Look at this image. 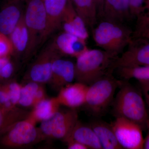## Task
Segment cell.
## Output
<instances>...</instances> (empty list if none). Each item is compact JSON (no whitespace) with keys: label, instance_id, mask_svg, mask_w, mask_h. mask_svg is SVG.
<instances>
[{"label":"cell","instance_id":"obj_4","mask_svg":"<svg viewBox=\"0 0 149 149\" xmlns=\"http://www.w3.org/2000/svg\"><path fill=\"white\" fill-rule=\"evenodd\" d=\"M110 72L88 86L85 106L93 116L99 117L106 111L114 100L120 80Z\"/></svg>","mask_w":149,"mask_h":149},{"label":"cell","instance_id":"obj_22","mask_svg":"<svg viewBox=\"0 0 149 149\" xmlns=\"http://www.w3.org/2000/svg\"><path fill=\"white\" fill-rule=\"evenodd\" d=\"M76 12L87 27L93 29L97 23V11L95 0H71Z\"/></svg>","mask_w":149,"mask_h":149},{"label":"cell","instance_id":"obj_28","mask_svg":"<svg viewBox=\"0 0 149 149\" xmlns=\"http://www.w3.org/2000/svg\"><path fill=\"white\" fill-rule=\"evenodd\" d=\"M10 57H6L0 64V78L8 79L13 74L14 68Z\"/></svg>","mask_w":149,"mask_h":149},{"label":"cell","instance_id":"obj_6","mask_svg":"<svg viewBox=\"0 0 149 149\" xmlns=\"http://www.w3.org/2000/svg\"><path fill=\"white\" fill-rule=\"evenodd\" d=\"M36 124L27 117L15 122L0 133V144L6 148H20L45 140Z\"/></svg>","mask_w":149,"mask_h":149},{"label":"cell","instance_id":"obj_31","mask_svg":"<svg viewBox=\"0 0 149 149\" xmlns=\"http://www.w3.org/2000/svg\"><path fill=\"white\" fill-rule=\"evenodd\" d=\"M0 107L6 108H13L16 107L12 103L4 85L0 86Z\"/></svg>","mask_w":149,"mask_h":149},{"label":"cell","instance_id":"obj_30","mask_svg":"<svg viewBox=\"0 0 149 149\" xmlns=\"http://www.w3.org/2000/svg\"><path fill=\"white\" fill-rule=\"evenodd\" d=\"M136 19V27H149V0H146L144 12Z\"/></svg>","mask_w":149,"mask_h":149},{"label":"cell","instance_id":"obj_5","mask_svg":"<svg viewBox=\"0 0 149 149\" xmlns=\"http://www.w3.org/2000/svg\"><path fill=\"white\" fill-rule=\"evenodd\" d=\"M24 18L28 31V42L24 57H29L45 40L47 17L42 0H27Z\"/></svg>","mask_w":149,"mask_h":149},{"label":"cell","instance_id":"obj_8","mask_svg":"<svg viewBox=\"0 0 149 149\" xmlns=\"http://www.w3.org/2000/svg\"><path fill=\"white\" fill-rule=\"evenodd\" d=\"M138 66H149V40L133 37L126 50L114 61L112 69Z\"/></svg>","mask_w":149,"mask_h":149},{"label":"cell","instance_id":"obj_16","mask_svg":"<svg viewBox=\"0 0 149 149\" xmlns=\"http://www.w3.org/2000/svg\"><path fill=\"white\" fill-rule=\"evenodd\" d=\"M47 17L45 40L61 28L62 18L70 0H42Z\"/></svg>","mask_w":149,"mask_h":149},{"label":"cell","instance_id":"obj_9","mask_svg":"<svg viewBox=\"0 0 149 149\" xmlns=\"http://www.w3.org/2000/svg\"><path fill=\"white\" fill-rule=\"evenodd\" d=\"M62 56L52 44L42 51L26 72L25 82L32 81L44 84L49 83L52 75L54 61Z\"/></svg>","mask_w":149,"mask_h":149},{"label":"cell","instance_id":"obj_1","mask_svg":"<svg viewBox=\"0 0 149 149\" xmlns=\"http://www.w3.org/2000/svg\"><path fill=\"white\" fill-rule=\"evenodd\" d=\"M118 88L112 104L113 115L131 120L146 130L149 113L141 90L126 80H120Z\"/></svg>","mask_w":149,"mask_h":149},{"label":"cell","instance_id":"obj_18","mask_svg":"<svg viewBox=\"0 0 149 149\" xmlns=\"http://www.w3.org/2000/svg\"><path fill=\"white\" fill-rule=\"evenodd\" d=\"M44 85L32 81H26L22 85L19 100V106L33 108L38 103L47 97Z\"/></svg>","mask_w":149,"mask_h":149},{"label":"cell","instance_id":"obj_11","mask_svg":"<svg viewBox=\"0 0 149 149\" xmlns=\"http://www.w3.org/2000/svg\"><path fill=\"white\" fill-rule=\"evenodd\" d=\"M23 0H6L0 10V32L9 36L24 15Z\"/></svg>","mask_w":149,"mask_h":149},{"label":"cell","instance_id":"obj_20","mask_svg":"<svg viewBox=\"0 0 149 149\" xmlns=\"http://www.w3.org/2000/svg\"><path fill=\"white\" fill-rule=\"evenodd\" d=\"M61 105L56 97L42 100L32 108L27 118L37 124L47 120L60 109Z\"/></svg>","mask_w":149,"mask_h":149},{"label":"cell","instance_id":"obj_21","mask_svg":"<svg viewBox=\"0 0 149 149\" xmlns=\"http://www.w3.org/2000/svg\"><path fill=\"white\" fill-rule=\"evenodd\" d=\"M71 139L80 142L88 149H102L95 131L90 125L77 122L70 136L67 140Z\"/></svg>","mask_w":149,"mask_h":149},{"label":"cell","instance_id":"obj_24","mask_svg":"<svg viewBox=\"0 0 149 149\" xmlns=\"http://www.w3.org/2000/svg\"><path fill=\"white\" fill-rule=\"evenodd\" d=\"M29 113L17 107L13 108L0 107V133L15 122L27 118Z\"/></svg>","mask_w":149,"mask_h":149},{"label":"cell","instance_id":"obj_34","mask_svg":"<svg viewBox=\"0 0 149 149\" xmlns=\"http://www.w3.org/2000/svg\"><path fill=\"white\" fill-rule=\"evenodd\" d=\"M95 1L96 3V7H97L98 17V18L100 17L101 18L103 8L104 0H95Z\"/></svg>","mask_w":149,"mask_h":149},{"label":"cell","instance_id":"obj_35","mask_svg":"<svg viewBox=\"0 0 149 149\" xmlns=\"http://www.w3.org/2000/svg\"><path fill=\"white\" fill-rule=\"evenodd\" d=\"M146 129L148 133L146 137L144 139L143 149H149V118L147 123Z\"/></svg>","mask_w":149,"mask_h":149},{"label":"cell","instance_id":"obj_14","mask_svg":"<svg viewBox=\"0 0 149 149\" xmlns=\"http://www.w3.org/2000/svg\"><path fill=\"white\" fill-rule=\"evenodd\" d=\"M88 86L79 82L70 83L61 88L56 97L61 106L76 109L85 104Z\"/></svg>","mask_w":149,"mask_h":149},{"label":"cell","instance_id":"obj_25","mask_svg":"<svg viewBox=\"0 0 149 149\" xmlns=\"http://www.w3.org/2000/svg\"><path fill=\"white\" fill-rule=\"evenodd\" d=\"M116 69L124 80L135 79L139 83H149V66L120 68Z\"/></svg>","mask_w":149,"mask_h":149},{"label":"cell","instance_id":"obj_33","mask_svg":"<svg viewBox=\"0 0 149 149\" xmlns=\"http://www.w3.org/2000/svg\"><path fill=\"white\" fill-rule=\"evenodd\" d=\"M144 100L149 109V83H139ZM149 112V111H148Z\"/></svg>","mask_w":149,"mask_h":149},{"label":"cell","instance_id":"obj_2","mask_svg":"<svg viewBox=\"0 0 149 149\" xmlns=\"http://www.w3.org/2000/svg\"><path fill=\"white\" fill-rule=\"evenodd\" d=\"M117 57L101 49H88L76 58L75 80L88 86L91 85L113 72L112 66Z\"/></svg>","mask_w":149,"mask_h":149},{"label":"cell","instance_id":"obj_32","mask_svg":"<svg viewBox=\"0 0 149 149\" xmlns=\"http://www.w3.org/2000/svg\"><path fill=\"white\" fill-rule=\"evenodd\" d=\"M65 142L67 144L68 148L69 149H88V148L85 145L78 141L69 139L67 140Z\"/></svg>","mask_w":149,"mask_h":149},{"label":"cell","instance_id":"obj_29","mask_svg":"<svg viewBox=\"0 0 149 149\" xmlns=\"http://www.w3.org/2000/svg\"><path fill=\"white\" fill-rule=\"evenodd\" d=\"M132 18H137L145 11L146 0H128Z\"/></svg>","mask_w":149,"mask_h":149},{"label":"cell","instance_id":"obj_12","mask_svg":"<svg viewBox=\"0 0 149 149\" xmlns=\"http://www.w3.org/2000/svg\"><path fill=\"white\" fill-rule=\"evenodd\" d=\"M75 80L74 63L69 60L58 57L52 67V75L49 83L52 88L59 91Z\"/></svg>","mask_w":149,"mask_h":149},{"label":"cell","instance_id":"obj_26","mask_svg":"<svg viewBox=\"0 0 149 149\" xmlns=\"http://www.w3.org/2000/svg\"><path fill=\"white\" fill-rule=\"evenodd\" d=\"M4 86L12 103L15 106L17 107L22 85L13 81L5 85Z\"/></svg>","mask_w":149,"mask_h":149},{"label":"cell","instance_id":"obj_13","mask_svg":"<svg viewBox=\"0 0 149 149\" xmlns=\"http://www.w3.org/2000/svg\"><path fill=\"white\" fill-rule=\"evenodd\" d=\"M87 41L63 31L56 36L52 43L62 55L76 58L88 50Z\"/></svg>","mask_w":149,"mask_h":149},{"label":"cell","instance_id":"obj_7","mask_svg":"<svg viewBox=\"0 0 149 149\" xmlns=\"http://www.w3.org/2000/svg\"><path fill=\"white\" fill-rule=\"evenodd\" d=\"M76 109L59 110L50 118L40 123V128L46 139L65 141L78 122Z\"/></svg>","mask_w":149,"mask_h":149},{"label":"cell","instance_id":"obj_19","mask_svg":"<svg viewBox=\"0 0 149 149\" xmlns=\"http://www.w3.org/2000/svg\"><path fill=\"white\" fill-rule=\"evenodd\" d=\"M90 125L95 133L103 149H122L117 141L111 124L100 120H93Z\"/></svg>","mask_w":149,"mask_h":149},{"label":"cell","instance_id":"obj_15","mask_svg":"<svg viewBox=\"0 0 149 149\" xmlns=\"http://www.w3.org/2000/svg\"><path fill=\"white\" fill-rule=\"evenodd\" d=\"M61 28L63 31L87 41L89 38L88 27L76 12L70 0L62 18Z\"/></svg>","mask_w":149,"mask_h":149},{"label":"cell","instance_id":"obj_23","mask_svg":"<svg viewBox=\"0 0 149 149\" xmlns=\"http://www.w3.org/2000/svg\"><path fill=\"white\" fill-rule=\"evenodd\" d=\"M13 47L14 53L25 54L28 42V31L25 24L24 13L18 24L9 36Z\"/></svg>","mask_w":149,"mask_h":149},{"label":"cell","instance_id":"obj_27","mask_svg":"<svg viewBox=\"0 0 149 149\" xmlns=\"http://www.w3.org/2000/svg\"><path fill=\"white\" fill-rule=\"evenodd\" d=\"M13 53V47L9 37L0 32V58L10 56Z\"/></svg>","mask_w":149,"mask_h":149},{"label":"cell","instance_id":"obj_10","mask_svg":"<svg viewBox=\"0 0 149 149\" xmlns=\"http://www.w3.org/2000/svg\"><path fill=\"white\" fill-rule=\"evenodd\" d=\"M111 124L122 149H143L144 139L141 126L123 118H116Z\"/></svg>","mask_w":149,"mask_h":149},{"label":"cell","instance_id":"obj_17","mask_svg":"<svg viewBox=\"0 0 149 149\" xmlns=\"http://www.w3.org/2000/svg\"><path fill=\"white\" fill-rule=\"evenodd\" d=\"M101 18L122 23L133 19L128 0H104Z\"/></svg>","mask_w":149,"mask_h":149},{"label":"cell","instance_id":"obj_3","mask_svg":"<svg viewBox=\"0 0 149 149\" xmlns=\"http://www.w3.org/2000/svg\"><path fill=\"white\" fill-rule=\"evenodd\" d=\"M92 30L96 45L116 57L124 52L133 38V31L125 23L102 19Z\"/></svg>","mask_w":149,"mask_h":149}]
</instances>
